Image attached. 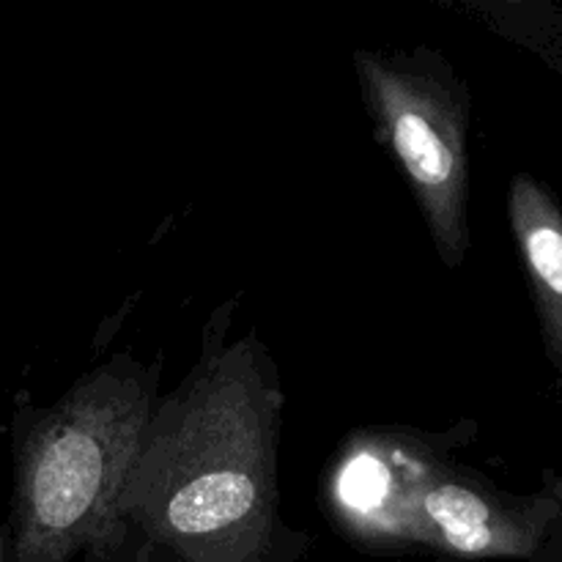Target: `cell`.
Here are the masks:
<instances>
[{"label": "cell", "mask_w": 562, "mask_h": 562, "mask_svg": "<svg viewBox=\"0 0 562 562\" xmlns=\"http://www.w3.org/2000/svg\"><path fill=\"white\" fill-rule=\"evenodd\" d=\"M119 510L187 562L256 558L274 514V393L256 351L209 357L151 417Z\"/></svg>", "instance_id": "obj_1"}, {"label": "cell", "mask_w": 562, "mask_h": 562, "mask_svg": "<svg viewBox=\"0 0 562 562\" xmlns=\"http://www.w3.org/2000/svg\"><path fill=\"white\" fill-rule=\"evenodd\" d=\"M148 426L137 373H93L44 412L16 461V562H66L108 532Z\"/></svg>", "instance_id": "obj_2"}, {"label": "cell", "mask_w": 562, "mask_h": 562, "mask_svg": "<svg viewBox=\"0 0 562 562\" xmlns=\"http://www.w3.org/2000/svg\"><path fill=\"white\" fill-rule=\"evenodd\" d=\"M366 97L450 267L467 250V110L434 71L357 55Z\"/></svg>", "instance_id": "obj_3"}, {"label": "cell", "mask_w": 562, "mask_h": 562, "mask_svg": "<svg viewBox=\"0 0 562 562\" xmlns=\"http://www.w3.org/2000/svg\"><path fill=\"white\" fill-rule=\"evenodd\" d=\"M562 519V483L541 497H505L486 486L439 477L412 499V538L459 558H532Z\"/></svg>", "instance_id": "obj_4"}, {"label": "cell", "mask_w": 562, "mask_h": 562, "mask_svg": "<svg viewBox=\"0 0 562 562\" xmlns=\"http://www.w3.org/2000/svg\"><path fill=\"white\" fill-rule=\"evenodd\" d=\"M510 225L530 274L549 351L562 373V209L532 176L510 184Z\"/></svg>", "instance_id": "obj_5"}, {"label": "cell", "mask_w": 562, "mask_h": 562, "mask_svg": "<svg viewBox=\"0 0 562 562\" xmlns=\"http://www.w3.org/2000/svg\"><path fill=\"white\" fill-rule=\"evenodd\" d=\"M560 530H562V519H560Z\"/></svg>", "instance_id": "obj_6"}, {"label": "cell", "mask_w": 562, "mask_h": 562, "mask_svg": "<svg viewBox=\"0 0 562 562\" xmlns=\"http://www.w3.org/2000/svg\"><path fill=\"white\" fill-rule=\"evenodd\" d=\"M0 562H3V558H0Z\"/></svg>", "instance_id": "obj_7"}]
</instances>
